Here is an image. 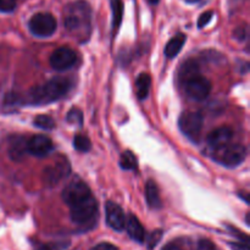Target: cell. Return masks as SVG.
I'll return each mask as SVG.
<instances>
[{
	"mask_svg": "<svg viewBox=\"0 0 250 250\" xmlns=\"http://www.w3.org/2000/svg\"><path fill=\"white\" fill-rule=\"evenodd\" d=\"M92 23V9L84 0L67 4L63 9V24L77 37H88Z\"/></svg>",
	"mask_w": 250,
	"mask_h": 250,
	"instance_id": "6da1fadb",
	"label": "cell"
},
{
	"mask_svg": "<svg viewBox=\"0 0 250 250\" xmlns=\"http://www.w3.org/2000/svg\"><path fill=\"white\" fill-rule=\"evenodd\" d=\"M72 87V82L66 77H55L44 84L34 87L28 94L31 104H48L60 99Z\"/></svg>",
	"mask_w": 250,
	"mask_h": 250,
	"instance_id": "7a4b0ae2",
	"label": "cell"
},
{
	"mask_svg": "<svg viewBox=\"0 0 250 250\" xmlns=\"http://www.w3.org/2000/svg\"><path fill=\"white\" fill-rule=\"evenodd\" d=\"M248 150L242 144H232L225 146L222 148L212 150V158L215 161L227 167H236L246 160Z\"/></svg>",
	"mask_w": 250,
	"mask_h": 250,
	"instance_id": "3957f363",
	"label": "cell"
},
{
	"mask_svg": "<svg viewBox=\"0 0 250 250\" xmlns=\"http://www.w3.org/2000/svg\"><path fill=\"white\" fill-rule=\"evenodd\" d=\"M29 31L37 37H41V38H46V37H50L55 33L56 23L55 17L51 14L48 12H39L36 14L28 22Z\"/></svg>",
	"mask_w": 250,
	"mask_h": 250,
	"instance_id": "277c9868",
	"label": "cell"
},
{
	"mask_svg": "<svg viewBox=\"0 0 250 250\" xmlns=\"http://www.w3.org/2000/svg\"><path fill=\"white\" fill-rule=\"evenodd\" d=\"M203 115L198 111H186L180 117V128L187 138L198 142L203 129Z\"/></svg>",
	"mask_w": 250,
	"mask_h": 250,
	"instance_id": "5b68a950",
	"label": "cell"
},
{
	"mask_svg": "<svg viewBox=\"0 0 250 250\" xmlns=\"http://www.w3.org/2000/svg\"><path fill=\"white\" fill-rule=\"evenodd\" d=\"M98 214V203L90 195L83 202L71 207V220L75 224H87Z\"/></svg>",
	"mask_w": 250,
	"mask_h": 250,
	"instance_id": "8992f818",
	"label": "cell"
},
{
	"mask_svg": "<svg viewBox=\"0 0 250 250\" xmlns=\"http://www.w3.org/2000/svg\"><path fill=\"white\" fill-rule=\"evenodd\" d=\"M90 195H92V193H90L89 187L84 182H81V181H73L70 185L66 186L65 189L62 190L63 202L70 208L83 202L87 198H89Z\"/></svg>",
	"mask_w": 250,
	"mask_h": 250,
	"instance_id": "52a82bcc",
	"label": "cell"
},
{
	"mask_svg": "<svg viewBox=\"0 0 250 250\" xmlns=\"http://www.w3.org/2000/svg\"><path fill=\"white\" fill-rule=\"evenodd\" d=\"M185 89L190 99L202 102L209 95L210 90H211V83L203 76L197 75L185 82Z\"/></svg>",
	"mask_w": 250,
	"mask_h": 250,
	"instance_id": "ba28073f",
	"label": "cell"
},
{
	"mask_svg": "<svg viewBox=\"0 0 250 250\" xmlns=\"http://www.w3.org/2000/svg\"><path fill=\"white\" fill-rule=\"evenodd\" d=\"M77 62V54L67 46L56 49L50 56V65L56 71H65Z\"/></svg>",
	"mask_w": 250,
	"mask_h": 250,
	"instance_id": "9c48e42d",
	"label": "cell"
},
{
	"mask_svg": "<svg viewBox=\"0 0 250 250\" xmlns=\"http://www.w3.org/2000/svg\"><path fill=\"white\" fill-rule=\"evenodd\" d=\"M54 146L53 142L49 137L43 136V134H37L33 136L28 142H27V151L37 158H44L49 155L53 151Z\"/></svg>",
	"mask_w": 250,
	"mask_h": 250,
	"instance_id": "30bf717a",
	"label": "cell"
},
{
	"mask_svg": "<svg viewBox=\"0 0 250 250\" xmlns=\"http://www.w3.org/2000/svg\"><path fill=\"white\" fill-rule=\"evenodd\" d=\"M105 212H106V222L109 227L119 232L125 229L126 216L119 204L114 202H107L106 207H105Z\"/></svg>",
	"mask_w": 250,
	"mask_h": 250,
	"instance_id": "8fae6325",
	"label": "cell"
},
{
	"mask_svg": "<svg viewBox=\"0 0 250 250\" xmlns=\"http://www.w3.org/2000/svg\"><path fill=\"white\" fill-rule=\"evenodd\" d=\"M232 136H233V132L229 127H220L208 136V146L212 150H216L227 146L232 139Z\"/></svg>",
	"mask_w": 250,
	"mask_h": 250,
	"instance_id": "7c38bea8",
	"label": "cell"
},
{
	"mask_svg": "<svg viewBox=\"0 0 250 250\" xmlns=\"http://www.w3.org/2000/svg\"><path fill=\"white\" fill-rule=\"evenodd\" d=\"M125 227H126L129 237H131L133 241L138 242V243H143L144 239H146V231H144V227L142 226L139 220L137 219L134 215H129V216L127 217Z\"/></svg>",
	"mask_w": 250,
	"mask_h": 250,
	"instance_id": "4fadbf2b",
	"label": "cell"
},
{
	"mask_svg": "<svg viewBox=\"0 0 250 250\" xmlns=\"http://www.w3.org/2000/svg\"><path fill=\"white\" fill-rule=\"evenodd\" d=\"M70 171V167H68L67 164H53L50 167H48L45 170V178L46 182L49 183H58L61 178L65 177L66 175Z\"/></svg>",
	"mask_w": 250,
	"mask_h": 250,
	"instance_id": "5bb4252c",
	"label": "cell"
},
{
	"mask_svg": "<svg viewBox=\"0 0 250 250\" xmlns=\"http://www.w3.org/2000/svg\"><path fill=\"white\" fill-rule=\"evenodd\" d=\"M146 198L148 205L151 209H160L161 199L159 194V188L154 181H148L146 185Z\"/></svg>",
	"mask_w": 250,
	"mask_h": 250,
	"instance_id": "9a60e30c",
	"label": "cell"
},
{
	"mask_svg": "<svg viewBox=\"0 0 250 250\" xmlns=\"http://www.w3.org/2000/svg\"><path fill=\"white\" fill-rule=\"evenodd\" d=\"M186 43V36L183 33H178L176 34L173 38L170 39L167 44H166L165 48V55L167 58L173 59L181 50H182L183 45Z\"/></svg>",
	"mask_w": 250,
	"mask_h": 250,
	"instance_id": "2e32d148",
	"label": "cell"
},
{
	"mask_svg": "<svg viewBox=\"0 0 250 250\" xmlns=\"http://www.w3.org/2000/svg\"><path fill=\"white\" fill-rule=\"evenodd\" d=\"M27 151V142L21 137H16L14 141L10 143V156L12 160L20 161L23 156V154Z\"/></svg>",
	"mask_w": 250,
	"mask_h": 250,
	"instance_id": "e0dca14e",
	"label": "cell"
},
{
	"mask_svg": "<svg viewBox=\"0 0 250 250\" xmlns=\"http://www.w3.org/2000/svg\"><path fill=\"white\" fill-rule=\"evenodd\" d=\"M199 75V66H198L197 61L194 60H188L181 67V73L180 77L182 80V82H187L188 80L193 78L194 76Z\"/></svg>",
	"mask_w": 250,
	"mask_h": 250,
	"instance_id": "ac0fdd59",
	"label": "cell"
},
{
	"mask_svg": "<svg viewBox=\"0 0 250 250\" xmlns=\"http://www.w3.org/2000/svg\"><path fill=\"white\" fill-rule=\"evenodd\" d=\"M150 84L151 80L150 77H149L148 73H142V75H139L138 80H137L136 82V90L139 99H146V98L148 97Z\"/></svg>",
	"mask_w": 250,
	"mask_h": 250,
	"instance_id": "d6986e66",
	"label": "cell"
},
{
	"mask_svg": "<svg viewBox=\"0 0 250 250\" xmlns=\"http://www.w3.org/2000/svg\"><path fill=\"white\" fill-rule=\"evenodd\" d=\"M120 165L125 170H136L138 164H137V159L133 153H131V151H125L121 156V160H120Z\"/></svg>",
	"mask_w": 250,
	"mask_h": 250,
	"instance_id": "ffe728a7",
	"label": "cell"
},
{
	"mask_svg": "<svg viewBox=\"0 0 250 250\" xmlns=\"http://www.w3.org/2000/svg\"><path fill=\"white\" fill-rule=\"evenodd\" d=\"M112 14H114L112 27L117 29L120 27V23H121L122 14H124V6L121 4V0H112Z\"/></svg>",
	"mask_w": 250,
	"mask_h": 250,
	"instance_id": "44dd1931",
	"label": "cell"
},
{
	"mask_svg": "<svg viewBox=\"0 0 250 250\" xmlns=\"http://www.w3.org/2000/svg\"><path fill=\"white\" fill-rule=\"evenodd\" d=\"M34 126L42 129H53L55 128V121L48 115H39L33 121Z\"/></svg>",
	"mask_w": 250,
	"mask_h": 250,
	"instance_id": "7402d4cb",
	"label": "cell"
},
{
	"mask_svg": "<svg viewBox=\"0 0 250 250\" xmlns=\"http://www.w3.org/2000/svg\"><path fill=\"white\" fill-rule=\"evenodd\" d=\"M73 146L81 153H85V151L90 150V148H92L89 138L85 136H82V134H77L75 137V139H73Z\"/></svg>",
	"mask_w": 250,
	"mask_h": 250,
	"instance_id": "603a6c76",
	"label": "cell"
},
{
	"mask_svg": "<svg viewBox=\"0 0 250 250\" xmlns=\"http://www.w3.org/2000/svg\"><path fill=\"white\" fill-rule=\"evenodd\" d=\"M68 124L75 125V126H82L83 125V114L80 109L77 107H73L68 111L67 117H66Z\"/></svg>",
	"mask_w": 250,
	"mask_h": 250,
	"instance_id": "cb8c5ba5",
	"label": "cell"
},
{
	"mask_svg": "<svg viewBox=\"0 0 250 250\" xmlns=\"http://www.w3.org/2000/svg\"><path fill=\"white\" fill-rule=\"evenodd\" d=\"M161 237H163V232H161L160 229H156V231H154L153 233L150 234V237H149V239H148L149 249L155 248L156 244H158L159 242H160Z\"/></svg>",
	"mask_w": 250,
	"mask_h": 250,
	"instance_id": "d4e9b609",
	"label": "cell"
},
{
	"mask_svg": "<svg viewBox=\"0 0 250 250\" xmlns=\"http://www.w3.org/2000/svg\"><path fill=\"white\" fill-rule=\"evenodd\" d=\"M16 7V0H0V11L11 12Z\"/></svg>",
	"mask_w": 250,
	"mask_h": 250,
	"instance_id": "484cf974",
	"label": "cell"
},
{
	"mask_svg": "<svg viewBox=\"0 0 250 250\" xmlns=\"http://www.w3.org/2000/svg\"><path fill=\"white\" fill-rule=\"evenodd\" d=\"M212 16H214V12L212 11H205L204 14L200 15L199 20H198V27L203 28V27L207 26L210 21H211Z\"/></svg>",
	"mask_w": 250,
	"mask_h": 250,
	"instance_id": "4316f807",
	"label": "cell"
},
{
	"mask_svg": "<svg viewBox=\"0 0 250 250\" xmlns=\"http://www.w3.org/2000/svg\"><path fill=\"white\" fill-rule=\"evenodd\" d=\"M197 250H215V246L209 239H202L198 242Z\"/></svg>",
	"mask_w": 250,
	"mask_h": 250,
	"instance_id": "83f0119b",
	"label": "cell"
},
{
	"mask_svg": "<svg viewBox=\"0 0 250 250\" xmlns=\"http://www.w3.org/2000/svg\"><path fill=\"white\" fill-rule=\"evenodd\" d=\"M90 250H119L117 247H115L114 244L111 243H99L97 246L93 247Z\"/></svg>",
	"mask_w": 250,
	"mask_h": 250,
	"instance_id": "f1b7e54d",
	"label": "cell"
},
{
	"mask_svg": "<svg viewBox=\"0 0 250 250\" xmlns=\"http://www.w3.org/2000/svg\"><path fill=\"white\" fill-rule=\"evenodd\" d=\"M233 250H249L248 243L247 242H241V243H231L229 244Z\"/></svg>",
	"mask_w": 250,
	"mask_h": 250,
	"instance_id": "f546056e",
	"label": "cell"
},
{
	"mask_svg": "<svg viewBox=\"0 0 250 250\" xmlns=\"http://www.w3.org/2000/svg\"><path fill=\"white\" fill-rule=\"evenodd\" d=\"M234 36H236V38L238 39V41H244L247 37V29L239 27V28L234 32Z\"/></svg>",
	"mask_w": 250,
	"mask_h": 250,
	"instance_id": "4dcf8cb0",
	"label": "cell"
},
{
	"mask_svg": "<svg viewBox=\"0 0 250 250\" xmlns=\"http://www.w3.org/2000/svg\"><path fill=\"white\" fill-rule=\"evenodd\" d=\"M161 250H181V248L177 246V244L168 243V244H166V246L164 247V248Z\"/></svg>",
	"mask_w": 250,
	"mask_h": 250,
	"instance_id": "1f68e13d",
	"label": "cell"
},
{
	"mask_svg": "<svg viewBox=\"0 0 250 250\" xmlns=\"http://www.w3.org/2000/svg\"><path fill=\"white\" fill-rule=\"evenodd\" d=\"M37 250H54V249L49 246H42V247H39Z\"/></svg>",
	"mask_w": 250,
	"mask_h": 250,
	"instance_id": "d6a6232c",
	"label": "cell"
},
{
	"mask_svg": "<svg viewBox=\"0 0 250 250\" xmlns=\"http://www.w3.org/2000/svg\"><path fill=\"white\" fill-rule=\"evenodd\" d=\"M148 1L150 2V4H158L159 0H148Z\"/></svg>",
	"mask_w": 250,
	"mask_h": 250,
	"instance_id": "836d02e7",
	"label": "cell"
},
{
	"mask_svg": "<svg viewBox=\"0 0 250 250\" xmlns=\"http://www.w3.org/2000/svg\"><path fill=\"white\" fill-rule=\"evenodd\" d=\"M247 225H249V214H247Z\"/></svg>",
	"mask_w": 250,
	"mask_h": 250,
	"instance_id": "e575fe53",
	"label": "cell"
}]
</instances>
